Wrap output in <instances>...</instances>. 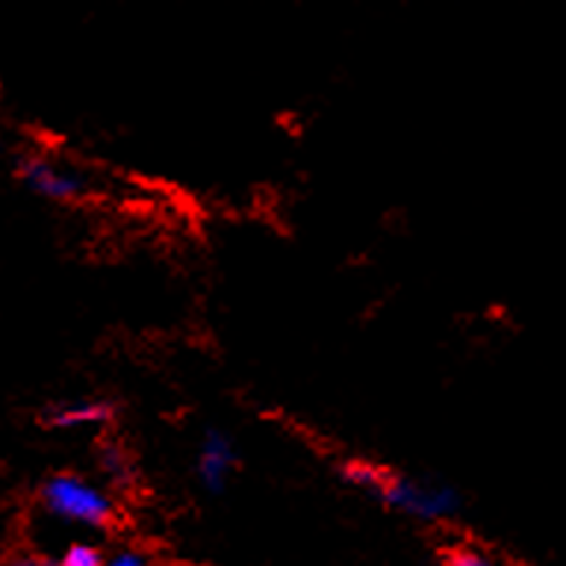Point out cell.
Instances as JSON below:
<instances>
[{
    "label": "cell",
    "mask_w": 566,
    "mask_h": 566,
    "mask_svg": "<svg viewBox=\"0 0 566 566\" xmlns=\"http://www.w3.org/2000/svg\"><path fill=\"white\" fill-rule=\"evenodd\" d=\"M378 495L389 507L416 516V520H449L460 507V495L446 484L416 481V478L389 475L384 478Z\"/></svg>",
    "instance_id": "7a4b0ae2"
},
{
    "label": "cell",
    "mask_w": 566,
    "mask_h": 566,
    "mask_svg": "<svg viewBox=\"0 0 566 566\" xmlns=\"http://www.w3.org/2000/svg\"><path fill=\"white\" fill-rule=\"evenodd\" d=\"M21 177L30 189L51 201H74L86 192V180L80 171L48 157H27L21 163Z\"/></svg>",
    "instance_id": "3957f363"
},
{
    "label": "cell",
    "mask_w": 566,
    "mask_h": 566,
    "mask_svg": "<svg viewBox=\"0 0 566 566\" xmlns=\"http://www.w3.org/2000/svg\"><path fill=\"white\" fill-rule=\"evenodd\" d=\"M9 566H48V564H44V560H39V557H33V555H24V557H15V560H12Z\"/></svg>",
    "instance_id": "8fae6325"
},
{
    "label": "cell",
    "mask_w": 566,
    "mask_h": 566,
    "mask_svg": "<svg viewBox=\"0 0 566 566\" xmlns=\"http://www.w3.org/2000/svg\"><path fill=\"white\" fill-rule=\"evenodd\" d=\"M104 564H106L104 555H101L95 546H88V543H74V546H69L60 560V566H104Z\"/></svg>",
    "instance_id": "ba28073f"
},
{
    "label": "cell",
    "mask_w": 566,
    "mask_h": 566,
    "mask_svg": "<svg viewBox=\"0 0 566 566\" xmlns=\"http://www.w3.org/2000/svg\"><path fill=\"white\" fill-rule=\"evenodd\" d=\"M237 467V449L228 433L207 431L201 449H198V478L212 493L224 490L230 481V472Z\"/></svg>",
    "instance_id": "277c9868"
},
{
    "label": "cell",
    "mask_w": 566,
    "mask_h": 566,
    "mask_svg": "<svg viewBox=\"0 0 566 566\" xmlns=\"http://www.w3.org/2000/svg\"><path fill=\"white\" fill-rule=\"evenodd\" d=\"M449 566H504L499 557H493L490 552L478 546H458L449 552Z\"/></svg>",
    "instance_id": "52a82bcc"
},
{
    "label": "cell",
    "mask_w": 566,
    "mask_h": 566,
    "mask_svg": "<svg viewBox=\"0 0 566 566\" xmlns=\"http://www.w3.org/2000/svg\"><path fill=\"white\" fill-rule=\"evenodd\" d=\"M343 475L348 484L360 486V490H369V493H378L387 472L375 467V463H366V460H348L343 467Z\"/></svg>",
    "instance_id": "8992f818"
},
{
    "label": "cell",
    "mask_w": 566,
    "mask_h": 566,
    "mask_svg": "<svg viewBox=\"0 0 566 566\" xmlns=\"http://www.w3.org/2000/svg\"><path fill=\"white\" fill-rule=\"evenodd\" d=\"M101 469H104L106 475H113V478L127 475V460H124V451L115 449V446H106V449L101 451Z\"/></svg>",
    "instance_id": "9c48e42d"
},
{
    "label": "cell",
    "mask_w": 566,
    "mask_h": 566,
    "mask_svg": "<svg viewBox=\"0 0 566 566\" xmlns=\"http://www.w3.org/2000/svg\"><path fill=\"white\" fill-rule=\"evenodd\" d=\"M104 566H150L148 557L139 555V552H118L115 557H109Z\"/></svg>",
    "instance_id": "30bf717a"
},
{
    "label": "cell",
    "mask_w": 566,
    "mask_h": 566,
    "mask_svg": "<svg viewBox=\"0 0 566 566\" xmlns=\"http://www.w3.org/2000/svg\"><path fill=\"white\" fill-rule=\"evenodd\" d=\"M113 405L101 398H80V401H62L53 405L44 419L51 428H83V424H104L113 419Z\"/></svg>",
    "instance_id": "5b68a950"
},
{
    "label": "cell",
    "mask_w": 566,
    "mask_h": 566,
    "mask_svg": "<svg viewBox=\"0 0 566 566\" xmlns=\"http://www.w3.org/2000/svg\"><path fill=\"white\" fill-rule=\"evenodd\" d=\"M42 504L53 516L88 525V528H101L113 520V499L101 486H95L86 478L71 475V472L53 475L42 486Z\"/></svg>",
    "instance_id": "6da1fadb"
}]
</instances>
